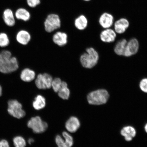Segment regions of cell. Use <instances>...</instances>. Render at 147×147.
<instances>
[{
    "mask_svg": "<svg viewBox=\"0 0 147 147\" xmlns=\"http://www.w3.org/2000/svg\"><path fill=\"white\" fill-rule=\"evenodd\" d=\"M20 64L17 57L8 49L0 50V73L11 74L19 70Z\"/></svg>",
    "mask_w": 147,
    "mask_h": 147,
    "instance_id": "1",
    "label": "cell"
},
{
    "mask_svg": "<svg viewBox=\"0 0 147 147\" xmlns=\"http://www.w3.org/2000/svg\"><path fill=\"white\" fill-rule=\"evenodd\" d=\"M2 18L5 24L9 27H14L17 21L15 16L14 12L11 9L9 8L5 9L3 10Z\"/></svg>",
    "mask_w": 147,
    "mask_h": 147,
    "instance_id": "13",
    "label": "cell"
},
{
    "mask_svg": "<svg viewBox=\"0 0 147 147\" xmlns=\"http://www.w3.org/2000/svg\"><path fill=\"white\" fill-rule=\"evenodd\" d=\"M27 126L34 133L41 134L47 130L48 126L47 123L42 120L39 117H32L27 123Z\"/></svg>",
    "mask_w": 147,
    "mask_h": 147,
    "instance_id": "7",
    "label": "cell"
},
{
    "mask_svg": "<svg viewBox=\"0 0 147 147\" xmlns=\"http://www.w3.org/2000/svg\"><path fill=\"white\" fill-rule=\"evenodd\" d=\"M7 104V112L9 115L17 119H21L25 117V112L23 109L22 104L17 100H9Z\"/></svg>",
    "mask_w": 147,
    "mask_h": 147,
    "instance_id": "5",
    "label": "cell"
},
{
    "mask_svg": "<svg viewBox=\"0 0 147 147\" xmlns=\"http://www.w3.org/2000/svg\"><path fill=\"white\" fill-rule=\"evenodd\" d=\"M115 21L114 16L111 13L104 12L99 16L98 22L100 26L104 29L111 28Z\"/></svg>",
    "mask_w": 147,
    "mask_h": 147,
    "instance_id": "10",
    "label": "cell"
},
{
    "mask_svg": "<svg viewBox=\"0 0 147 147\" xmlns=\"http://www.w3.org/2000/svg\"><path fill=\"white\" fill-rule=\"evenodd\" d=\"M145 131L147 133V123L146 124V125L145 126Z\"/></svg>",
    "mask_w": 147,
    "mask_h": 147,
    "instance_id": "34",
    "label": "cell"
},
{
    "mask_svg": "<svg viewBox=\"0 0 147 147\" xmlns=\"http://www.w3.org/2000/svg\"><path fill=\"white\" fill-rule=\"evenodd\" d=\"M109 96V94L106 90L100 89L92 91L88 94L87 99L90 104L100 105L105 104Z\"/></svg>",
    "mask_w": 147,
    "mask_h": 147,
    "instance_id": "4",
    "label": "cell"
},
{
    "mask_svg": "<svg viewBox=\"0 0 147 147\" xmlns=\"http://www.w3.org/2000/svg\"><path fill=\"white\" fill-rule=\"evenodd\" d=\"M114 30L117 34H121L126 32L129 27L130 22L127 18H119L115 21L113 24Z\"/></svg>",
    "mask_w": 147,
    "mask_h": 147,
    "instance_id": "11",
    "label": "cell"
},
{
    "mask_svg": "<svg viewBox=\"0 0 147 147\" xmlns=\"http://www.w3.org/2000/svg\"><path fill=\"white\" fill-rule=\"evenodd\" d=\"M53 79L52 76L48 73H40L36 76L34 83L38 89H49L51 88Z\"/></svg>",
    "mask_w": 147,
    "mask_h": 147,
    "instance_id": "6",
    "label": "cell"
},
{
    "mask_svg": "<svg viewBox=\"0 0 147 147\" xmlns=\"http://www.w3.org/2000/svg\"><path fill=\"white\" fill-rule=\"evenodd\" d=\"M62 82L61 79L59 78H55L53 79L51 88L55 92L58 93L61 88Z\"/></svg>",
    "mask_w": 147,
    "mask_h": 147,
    "instance_id": "25",
    "label": "cell"
},
{
    "mask_svg": "<svg viewBox=\"0 0 147 147\" xmlns=\"http://www.w3.org/2000/svg\"><path fill=\"white\" fill-rule=\"evenodd\" d=\"M26 2L28 8L34 9L41 5L42 0H26Z\"/></svg>",
    "mask_w": 147,
    "mask_h": 147,
    "instance_id": "26",
    "label": "cell"
},
{
    "mask_svg": "<svg viewBox=\"0 0 147 147\" xmlns=\"http://www.w3.org/2000/svg\"><path fill=\"white\" fill-rule=\"evenodd\" d=\"M80 126V120L75 117H71L66 122L65 127L68 131L71 133L76 132Z\"/></svg>",
    "mask_w": 147,
    "mask_h": 147,
    "instance_id": "18",
    "label": "cell"
},
{
    "mask_svg": "<svg viewBox=\"0 0 147 147\" xmlns=\"http://www.w3.org/2000/svg\"><path fill=\"white\" fill-rule=\"evenodd\" d=\"M62 22L59 14L55 12L48 14L44 20V29L46 32L51 33L61 27Z\"/></svg>",
    "mask_w": 147,
    "mask_h": 147,
    "instance_id": "3",
    "label": "cell"
},
{
    "mask_svg": "<svg viewBox=\"0 0 147 147\" xmlns=\"http://www.w3.org/2000/svg\"><path fill=\"white\" fill-rule=\"evenodd\" d=\"M0 147H10L8 141L5 139L0 140Z\"/></svg>",
    "mask_w": 147,
    "mask_h": 147,
    "instance_id": "30",
    "label": "cell"
},
{
    "mask_svg": "<svg viewBox=\"0 0 147 147\" xmlns=\"http://www.w3.org/2000/svg\"><path fill=\"white\" fill-rule=\"evenodd\" d=\"M139 45L136 38L130 39L127 43L123 56L129 57L136 54L138 51Z\"/></svg>",
    "mask_w": 147,
    "mask_h": 147,
    "instance_id": "12",
    "label": "cell"
},
{
    "mask_svg": "<svg viewBox=\"0 0 147 147\" xmlns=\"http://www.w3.org/2000/svg\"><path fill=\"white\" fill-rule=\"evenodd\" d=\"M11 43V39L8 33L4 32H0V49H7Z\"/></svg>",
    "mask_w": 147,
    "mask_h": 147,
    "instance_id": "22",
    "label": "cell"
},
{
    "mask_svg": "<svg viewBox=\"0 0 147 147\" xmlns=\"http://www.w3.org/2000/svg\"><path fill=\"white\" fill-rule=\"evenodd\" d=\"M117 36V33L111 28L104 29L100 34V39L102 42L111 43L114 41Z\"/></svg>",
    "mask_w": 147,
    "mask_h": 147,
    "instance_id": "16",
    "label": "cell"
},
{
    "mask_svg": "<svg viewBox=\"0 0 147 147\" xmlns=\"http://www.w3.org/2000/svg\"><path fill=\"white\" fill-rule=\"evenodd\" d=\"M14 147H25L26 142L24 138L21 136H16L13 139Z\"/></svg>",
    "mask_w": 147,
    "mask_h": 147,
    "instance_id": "24",
    "label": "cell"
},
{
    "mask_svg": "<svg viewBox=\"0 0 147 147\" xmlns=\"http://www.w3.org/2000/svg\"><path fill=\"white\" fill-rule=\"evenodd\" d=\"M139 87L141 91L147 93V78H143L140 81Z\"/></svg>",
    "mask_w": 147,
    "mask_h": 147,
    "instance_id": "29",
    "label": "cell"
},
{
    "mask_svg": "<svg viewBox=\"0 0 147 147\" xmlns=\"http://www.w3.org/2000/svg\"><path fill=\"white\" fill-rule=\"evenodd\" d=\"M16 41L18 45L25 47L29 45L32 40L31 33L26 29H20L16 32L15 36Z\"/></svg>",
    "mask_w": 147,
    "mask_h": 147,
    "instance_id": "8",
    "label": "cell"
},
{
    "mask_svg": "<svg viewBox=\"0 0 147 147\" xmlns=\"http://www.w3.org/2000/svg\"><path fill=\"white\" fill-rule=\"evenodd\" d=\"M67 82L62 81L61 88L58 92L59 96L64 100H67L70 95V91L68 87Z\"/></svg>",
    "mask_w": 147,
    "mask_h": 147,
    "instance_id": "20",
    "label": "cell"
},
{
    "mask_svg": "<svg viewBox=\"0 0 147 147\" xmlns=\"http://www.w3.org/2000/svg\"><path fill=\"white\" fill-rule=\"evenodd\" d=\"M28 143L29 144H31L34 142V139L30 138L28 139Z\"/></svg>",
    "mask_w": 147,
    "mask_h": 147,
    "instance_id": "32",
    "label": "cell"
},
{
    "mask_svg": "<svg viewBox=\"0 0 147 147\" xmlns=\"http://www.w3.org/2000/svg\"><path fill=\"white\" fill-rule=\"evenodd\" d=\"M20 80L25 83H29L34 81L36 77L35 71L29 67H25L18 71Z\"/></svg>",
    "mask_w": 147,
    "mask_h": 147,
    "instance_id": "9",
    "label": "cell"
},
{
    "mask_svg": "<svg viewBox=\"0 0 147 147\" xmlns=\"http://www.w3.org/2000/svg\"><path fill=\"white\" fill-rule=\"evenodd\" d=\"M82 1L84 2L88 3L92 1V0H82Z\"/></svg>",
    "mask_w": 147,
    "mask_h": 147,
    "instance_id": "33",
    "label": "cell"
},
{
    "mask_svg": "<svg viewBox=\"0 0 147 147\" xmlns=\"http://www.w3.org/2000/svg\"><path fill=\"white\" fill-rule=\"evenodd\" d=\"M68 35L65 32L58 31L53 35L52 41L55 45L59 47H63L68 43Z\"/></svg>",
    "mask_w": 147,
    "mask_h": 147,
    "instance_id": "15",
    "label": "cell"
},
{
    "mask_svg": "<svg viewBox=\"0 0 147 147\" xmlns=\"http://www.w3.org/2000/svg\"><path fill=\"white\" fill-rule=\"evenodd\" d=\"M121 134L126 141H130L135 136L136 131L133 127L127 126L121 130Z\"/></svg>",
    "mask_w": 147,
    "mask_h": 147,
    "instance_id": "19",
    "label": "cell"
},
{
    "mask_svg": "<svg viewBox=\"0 0 147 147\" xmlns=\"http://www.w3.org/2000/svg\"><path fill=\"white\" fill-rule=\"evenodd\" d=\"M15 16L17 21L27 22L32 18V14L28 9L21 7L16 9L14 11Z\"/></svg>",
    "mask_w": 147,
    "mask_h": 147,
    "instance_id": "14",
    "label": "cell"
},
{
    "mask_svg": "<svg viewBox=\"0 0 147 147\" xmlns=\"http://www.w3.org/2000/svg\"><path fill=\"white\" fill-rule=\"evenodd\" d=\"M62 136L65 140L67 147H72L74 143L73 137L67 132L66 131H64L62 133Z\"/></svg>",
    "mask_w": 147,
    "mask_h": 147,
    "instance_id": "27",
    "label": "cell"
},
{
    "mask_svg": "<svg viewBox=\"0 0 147 147\" xmlns=\"http://www.w3.org/2000/svg\"><path fill=\"white\" fill-rule=\"evenodd\" d=\"M99 56L98 52L92 47L88 48L86 52L80 55V63L84 68H93L98 63Z\"/></svg>",
    "mask_w": 147,
    "mask_h": 147,
    "instance_id": "2",
    "label": "cell"
},
{
    "mask_svg": "<svg viewBox=\"0 0 147 147\" xmlns=\"http://www.w3.org/2000/svg\"><path fill=\"white\" fill-rule=\"evenodd\" d=\"M55 142L58 147H67L65 140L60 135H57L55 138Z\"/></svg>",
    "mask_w": 147,
    "mask_h": 147,
    "instance_id": "28",
    "label": "cell"
},
{
    "mask_svg": "<svg viewBox=\"0 0 147 147\" xmlns=\"http://www.w3.org/2000/svg\"><path fill=\"white\" fill-rule=\"evenodd\" d=\"M46 105L45 98L41 95H38L34 98L33 101V107L36 110H40L45 107Z\"/></svg>",
    "mask_w": 147,
    "mask_h": 147,
    "instance_id": "21",
    "label": "cell"
},
{
    "mask_svg": "<svg viewBox=\"0 0 147 147\" xmlns=\"http://www.w3.org/2000/svg\"><path fill=\"white\" fill-rule=\"evenodd\" d=\"M74 26L77 29L80 31H83L87 28L89 21L85 15L80 14L75 18L74 22Z\"/></svg>",
    "mask_w": 147,
    "mask_h": 147,
    "instance_id": "17",
    "label": "cell"
},
{
    "mask_svg": "<svg viewBox=\"0 0 147 147\" xmlns=\"http://www.w3.org/2000/svg\"><path fill=\"white\" fill-rule=\"evenodd\" d=\"M127 42L126 39H122L117 42L114 48L116 54L119 56H123Z\"/></svg>",
    "mask_w": 147,
    "mask_h": 147,
    "instance_id": "23",
    "label": "cell"
},
{
    "mask_svg": "<svg viewBox=\"0 0 147 147\" xmlns=\"http://www.w3.org/2000/svg\"><path fill=\"white\" fill-rule=\"evenodd\" d=\"M3 87L1 84L0 83V97H1L3 95Z\"/></svg>",
    "mask_w": 147,
    "mask_h": 147,
    "instance_id": "31",
    "label": "cell"
}]
</instances>
